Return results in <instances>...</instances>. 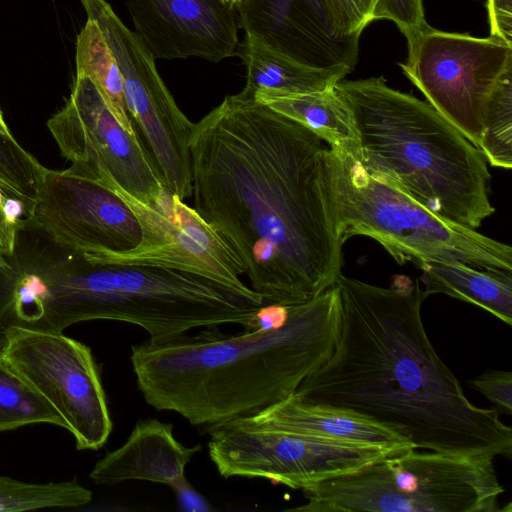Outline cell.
I'll return each instance as SVG.
<instances>
[{"instance_id": "cell-1", "label": "cell", "mask_w": 512, "mask_h": 512, "mask_svg": "<svg viewBox=\"0 0 512 512\" xmlns=\"http://www.w3.org/2000/svg\"><path fill=\"white\" fill-rule=\"evenodd\" d=\"M328 148L244 89L191 127L193 207L265 304L311 301L342 274L343 243L326 194Z\"/></svg>"}, {"instance_id": "cell-2", "label": "cell", "mask_w": 512, "mask_h": 512, "mask_svg": "<svg viewBox=\"0 0 512 512\" xmlns=\"http://www.w3.org/2000/svg\"><path fill=\"white\" fill-rule=\"evenodd\" d=\"M341 331L331 357L297 388L306 402L359 413L415 449L510 457L512 429L479 408L434 349L421 316L419 281L380 287L341 274Z\"/></svg>"}, {"instance_id": "cell-3", "label": "cell", "mask_w": 512, "mask_h": 512, "mask_svg": "<svg viewBox=\"0 0 512 512\" xmlns=\"http://www.w3.org/2000/svg\"><path fill=\"white\" fill-rule=\"evenodd\" d=\"M341 331L334 285L315 299L289 305L271 328L225 334L218 326L131 347L145 401L192 425L212 427L253 415L294 394L333 354Z\"/></svg>"}, {"instance_id": "cell-4", "label": "cell", "mask_w": 512, "mask_h": 512, "mask_svg": "<svg viewBox=\"0 0 512 512\" xmlns=\"http://www.w3.org/2000/svg\"><path fill=\"white\" fill-rule=\"evenodd\" d=\"M334 88L356 130L353 155L371 175L470 229L494 213L482 151L428 102L389 87L381 76L341 80Z\"/></svg>"}, {"instance_id": "cell-5", "label": "cell", "mask_w": 512, "mask_h": 512, "mask_svg": "<svg viewBox=\"0 0 512 512\" xmlns=\"http://www.w3.org/2000/svg\"><path fill=\"white\" fill-rule=\"evenodd\" d=\"M263 305L253 290L166 268L95 263L55 244L33 330L63 333L78 322L113 320L143 328L151 340L229 323L249 331Z\"/></svg>"}, {"instance_id": "cell-6", "label": "cell", "mask_w": 512, "mask_h": 512, "mask_svg": "<svg viewBox=\"0 0 512 512\" xmlns=\"http://www.w3.org/2000/svg\"><path fill=\"white\" fill-rule=\"evenodd\" d=\"M325 185L343 244L361 235L377 241L399 264L460 262L512 272L511 246L435 214L371 175L349 151L328 148Z\"/></svg>"}, {"instance_id": "cell-7", "label": "cell", "mask_w": 512, "mask_h": 512, "mask_svg": "<svg viewBox=\"0 0 512 512\" xmlns=\"http://www.w3.org/2000/svg\"><path fill=\"white\" fill-rule=\"evenodd\" d=\"M299 512H498L493 458L407 448L303 490Z\"/></svg>"}, {"instance_id": "cell-8", "label": "cell", "mask_w": 512, "mask_h": 512, "mask_svg": "<svg viewBox=\"0 0 512 512\" xmlns=\"http://www.w3.org/2000/svg\"><path fill=\"white\" fill-rule=\"evenodd\" d=\"M101 29L120 70L129 116L163 184L181 200L192 196L189 136L193 123L160 77L155 58L106 0H80Z\"/></svg>"}, {"instance_id": "cell-9", "label": "cell", "mask_w": 512, "mask_h": 512, "mask_svg": "<svg viewBox=\"0 0 512 512\" xmlns=\"http://www.w3.org/2000/svg\"><path fill=\"white\" fill-rule=\"evenodd\" d=\"M399 66L427 102L479 148L482 111L500 78L512 70V46L427 26L407 40Z\"/></svg>"}, {"instance_id": "cell-10", "label": "cell", "mask_w": 512, "mask_h": 512, "mask_svg": "<svg viewBox=\"0 0 512 512\" xmlns=\"http://www.w3.org/2000/svg\"><path fill=\"white\" fill-rule=\"evenodd\" d=\"M208 452L224 478H264L301 489L404 450L226 422L208 428ZM411 448V447H410Z\"/></svg>"}, {"instance_id": "cell-11", "label": "cell", "mask_w": 512, "mask_h": 512, "mask_svg": "<svg viewBox=\"0 0 512 512\" xmlns=\"http://www.w3.org/2000/svg\"><path fill=\"white\" fill-rule=\"evenodd\" d=\"M94 179L126 202L139 223L141 239L124 252L82 253L89 261L166 268L199 275L238 291H252L240 278L245 269L238 256L194 207L165 187L155 202L145 203L107 175Z\"/></svg>"}, {"instance_id": "cell-12", "label": "cell", "mask_w": 512, "mask_h": 512, "mask_svg": "<svg viewBox=\"0 0 512 512\" xmlns=\"http://www.w3.org/2000/svg\"><path fill=\"white\" fill-rule=\"evenodd\" d=\"M2 357L61 415L79 450L104 446L113 424L87 345L63 333L12 328Z\"/></svg>"}, {"instance_id": "cell-13", "label": "cell", "mask_w": 512, "mask_h": 512, "mask_svg": "<svg viewBox=\"0 0 512 512\" xmlns=\"http://www.w3.org/2000/svg\"><path fill=\"white\" fill-rule=\"evenodd\" d=\"M47 127L69 170L90 178L111 177L142 202L153 203L164 186L138 134H129L113 115L92 79L76 72L65 105Z\"/></svg>"}, {"instance_id": "cell-14", "label": "cell", "mask_w": 512, "mask_h": 512, "mask_svg": "<svg viewBox=\"0 0 512 512\" xmlns=\"http://www.w3.org/2000/svg\"><path fill=\"white\" fill-rule=\"evenodd\" d=\"M29 219L59 247L83 254L124 252L141 239L135 215L117 193L69 169H46Z\"/></svg>"}, {"instance_id": "cell-15", "label": "cell", "mask_w": 512, "mask_h": 512, "mask_svg": "<svg viewBox=\"0 0 512 512\" xmlns=\"http://www.w3.org/2000/svg\"><path fill=\"white\" fill-rule=\"evenodd\" d=\"M134 32L155 59L198 57L218 63L236 54V11L221 0H126Z\"/></svg>"}, {"instance_id": "cell-16", "label": "cell", "mask_w": 512, "mask_h": 512, "mask_svg": "<svg viewBox=\"0 0 512 512\" xmlns=\"http://www.w3.org/2000/svg\"><path fill=\"white\" fill-rule=\"evenodd\" d=\"M235 11L245 33L307 65L354 69L359 42L335 35L323 0H244Z\"/></svg>"}, {"instance_id": "cell-17", "label": "cell", "mask_w": 512, "mask_h": 512, "mask_svg": "<svg viewBox=\"0 0 512 512\" xmlns=\"http://www.w3.org/2000/svg\"><path fill=\"white\" fill-rule=\"evenodd\" d=\"M173 434V425L155 418L140 420L119 448L97 461L90 473L95 484L112 486L128 480L166 484L172 489L186 482L185 467L200 452Z\"/></svg>"}, {"instance_id": "cell-18", "label": "cell", "mask_w": 512, "mask_h": 512, "mask_svg": "<svg viewBox=\"0 0 512 512\" xmlns=\"http://www.w3.org/2000/svg\"><path fill=\"white\" fill-rule=\"evenodd\" d=\"M229 422L244 427L289 431L352 444L393 449L414 448L400 435L359 413L306 402L294 394L253 415Z\"/></svg>"}, {"instance_id": "cell-19", "label": "cell", "mask_w": 512, "mask_h": 512, "mask_svg": "<svg viewBox=\"0 0 512 512\" xmlns=\"http://www.w3.org/2000/svg\"><path fill=\"white\" fill-rule=\"evenodd\" d=\"M238 55L247 69L244 90L254 94L268 90L277 94H302L335 86L352 72L347 66L314 67L245 33Z\"/></svg>"}, {"instance_id": "cell-20", "label": "cell", "mask_w": 512, "mask_h": 512, "mask_svg": "<svg viewBox=\"0 0 512 512\" xmlns=\"http://www.w3.org/2000/svg\"><path fill=\"white\" fill-rule=\"evenodd\" d=\"M427 296L442 293L477 305L512 324V272L484 270L460 262H427L419 266Z\"/></svg>"}, {"instance_id": "cell-21", "label": "cell", "mask_w": 512, "mask_h": 512, "mask_svg": "<svg viewBox=\"0 0 512 512\" xmlns=\"http://www.w3.org/2000/svg\"><path fill=\"white\" fill-rule=\"evenodd\" d=\"M254 98L303 125L330 148L356 153L357 135L352 116L334 86L316 92L288 95L258 90Z\"/></svg>"}, {"instance_id": "cell-22", "label": "cell", "mask_w": 512, "mask_h": 512, "mask_svg": "<svg viewBox=\"0 0 512 512\" xmlns=\"http://www.w3.org/2000/svg\"><path fill=\"white\" fill-rule=\"evenodd\" d=\"M76 72L89 76L101 91L115 118L132 135H137L129 116L123 80L115 57L99 26L87 19L77 36Z\"/></svg>"}, {"instance_id": "cell-23", "label": "cell", "mask_w": 512, "mask_h": 512, "mask_svg": "<svg viewBox=\"0 0 512 512\" xmlns=\"http://www.w3.org/2000/svg\"><path fill=\"white\" fill-rule=\"evenodd\" d=\"M40 423L66 429L55 408L0 357V432Z\"/></svg>"}, {"instance_id": "cell-24", "label": "cell", "mask_w": 512, "mask_h": 512, "mask_svg": "<svg viewBox=\"0 0 512 512\" xmlns=\"http://www.w3.org/2000/svg\"><path fill=\"white\" fill-rule=\"evenodd\" d=\"M91 500L92 492L75 479L39 484L0 476V512L74 508Z\"/></svg>"}, {"instance_id": "cell-25", "label": "cell", "mask_w": 512, "mask_h": 512, "mask_svg": "<svg viewBox=\"0 0 512 512\" xmlns=\"http://www.w3.org/2000/svg\"><path fill=\"white\" fill-rule=\"evenodd\" d=\"M479 149L493 167H512V70L490 92L482 111Z\"/></svg>"}, {"instance_id": "cell-26", "label": "cell", "mask_w": 512, "mask_h": 512, "mask_svg": "<svg viewBox=\"0 0 512 512\" xmlns=\"http://www.w3.org/2000/svg\"><path fill=\"white\" fill-rule=\"evenodd\" d=\"M46 167L9 132L0 130V182L33 205Z\"/></svg>"}, {"instance_id": "cell-27", "label": "cell", "mask_w": 512, "mask_h": 512, "mask_svg": "<svg viewBox=\"0 0 512 512\" xmlns=\"http://www.w3.org/2000/svg\"><path fill=\"white\" fill-rule=\"evenodd\" d=\"M377 0H323L335 35L358 41L363 29L373 20Z\"/></svg>"}, {"instance_id": "cell-28", "label": "cell", "mask_w": 512, "mask_h": 512, "mask_svg": "<svg viewBox=\"0 0 512 512\" xmlns=\"http://www.w3.org/2000/svg\"><path fill=\"white\" fill-rule=\"evenodd\" d=\"M32 204L0 182V254L9 256L19 227L31 215Z\"/></svg>"}, {"instance_id": "cell-29", "label": "cell", "mask_w": 512, "mask_h": 512, "mask_svg": "<svg viewBox=\"0 0 512 512\" xmlns=\"http://www.w3.org/2000/svg\"><path fill=\"white\" fill-rule=\"evenodd\" d=\"M390 20L408 40L428 26L422 0H377L373 20Z\"/></svg>"}, {"instance_id": "cell-30", "label": "cell", "mask_w": 512, "mask_h": 512, "mask_svg": "<svg viewBox=\"0 0 512 512\" xmlns=\"http://www.w3.org/2000/svg\"><path fill=\"white\" fill-rule=\"evenodd\" d=\"M500 411L512 414V374L509 371L489 370L470 381Z\"/></svg>"}, {"instance_id": "cell-31", "label": "cell", "mask_w": 512, "mask_h": 512, "mask_svg": "<svg viewBox=\"0 0 512 512\" xmlns=\"http://www.w3.org/2000/svg\"><path fill=\"white\" fill-rule=\"evenodd\" d=\"M177 495L179 506L188 511H206L211 510L207 500L199 494L188 481L173 488Z\"/></svg>"}, {"instance_id": "cell-32", "label": "cell", "mask_w": 512, "mask_h": 512, "mask_svg": "<svg viewBox=\"0 0 512 512\" xmlns=\"http://www.w3.org/2000/svg\"><path fill=\"white\" fill-rule=\"evenodd\" d=\"M225 5L230 7L231 9H236L239 5H241L244 0H221Z\"/></svg>"}, {"instance_id": "cell-33", "label": "cell", "mask_w": 512, "mask_h": 512, "mask_svg": "<svg viewBox=\"0 0 512 512\" xmlns=\"http://www.w3.org/2000/svg\"><path fill=\"white\" fill-rule=\"evenodd\" d=\"M7 264L6 258L0 254V268H3Z\"/></svg>"}]
</instances>
